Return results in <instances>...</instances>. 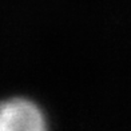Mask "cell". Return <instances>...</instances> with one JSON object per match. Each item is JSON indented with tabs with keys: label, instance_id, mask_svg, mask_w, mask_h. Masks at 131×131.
<instances>
[{
	"label": "cell",
	"instance_id": "cell-1",
	"mask_svg": "<svg viewBox=\"0 0 131 131\" xmlns=\"http://www.w3.org/2000/svg\"><path fill=\"white\" fill-rule=\"evenodd\" d=\"M0 131H48L40 107L26 98L0 102Z\"/></svg>",
	"mask_w": 131,
	"mask_h": 131
}]
</instances>
